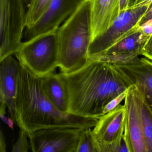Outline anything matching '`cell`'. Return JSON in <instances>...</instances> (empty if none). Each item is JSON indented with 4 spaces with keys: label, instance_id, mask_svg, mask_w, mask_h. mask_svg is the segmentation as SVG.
Segmentation results:
<instances>
[{
    "label": "cell",
    "instance_id": "obj_24",
    "mask_svg": "<svg viewBox=\"0 0 152 152\" xmlns=\"http://www.w3.org/2000/svg\"><path fill=\"white\" fill-rule=\"evenodd\" d=\"M0 152H7L6 151V143L5 142V137L4 135L1 126L0 130Z\"/></svg>",
    "mask_w": 152,
    "mask_h": 152
},
{
    "label": "cell",
    "instance_id": "obj_18",
    "mask_svg": "<svg viewBox=\"0 0 152 152\" xmlns=\"http://www.w3.org/2000/svg\"><path fill=\"white\" fill-rule=\"evenodd\" d=\"M75 152H99L98 143L92 129H82Z\"/></svg>",
    "mask_w": 152,
    "mask_h": 152
},
{
    "label": "cell",
    "instance_id": "obj_27",
    "mask_svg": "<svg viewBox=\"0 0 152 152\" xmlns=\"http://www.w3.org/2000/svg\"><path fill=\"white\" fill-rule=\"evenodd\" d=\"M116 152H129L124 140H122L121 145Z\"/></svg>",
    "mask_w": 152,
    "mask_h": 152
},
{
    "label": "cell",
    "instance_id": "obj_26",
    "mask_svg": "<svg viewBox=\"0 0 152 152\" xmlns=\"http://www.w3.org/2000/svg\"><path fill=\"white\" fill-rule=\"evenodd\" d=\"M129 0H120V12L129 9Z\"/></svg>",
    "mask_w": 152,
    "mask_h": 152
},
{
    "label": "cell",
    "instance_id": "obj_11",
    "mask_svg": "<svg viewBox=\"0 0 152 152\" xmlns=\"http://www.w3.org/2000/svg\"><path fill=\"white\" fill-rule=\"evenodd\" d=\"M150 37L143 34L139 26L102 53L90 58L113 65L126 64L136 61L141 55Z\"/></svg>",
    "mask_w": 152,
    "mask_h": 152
},
{
    "label": "cell",
    "instance_id": "obj_4",
    "mask_svg": "<svg viewBox=\"0 0 152 152\" xmlns=\"http://www.w3.org/2000/svg\"><path fill=\"white\" fill-rule=\"evenodd\" d=\"M56 31L22 42L14 54L20 63L41 77L53 73L59 67V45Z\"/></svg>",
    "mask_w": 152,
    "mask_h": 152
},
{
    "label": "cell",
    "instance_id": "obj_9",
    "mask_svg": "<svg viewBox=\"0 0 152 152\" xmlns=\"http://www.w3.org/2000/svg\"><path fill=\"white\" fill-rule=\"evenodd\" d=\"M84 0H53L43 16L32 27L26 29L22 42L55 32L73 14Z\"/></svg>",
    "mask_w": 152,
    "mask_h": 152
},
{
    "label": "cell",
    "instance_id": "obj_14",
    "mask_svg": "<svg viewBox=\"0 0 152 152\" xmlns=\"http://www.w3.org/2000/svg\"><path fill=\"white\" fill-rule=\"evenodd\" d=\"M90 8L92 42L105 32L120 13V0H87Z\"/></svg>",
    "mask_w": 152,
    "mask_h": 152
},
{
    "label": "cell",
    "instance_id": "obj_31",
    "mask_svg": "<svg viewBox=\"0 0 152 152\" xmlns=\"http://www.w3.org/2000/svg\"><path fill=\"white\" fill-rule=\"evenodd\" d=\"M30 0H26V1L27 4V7L28 4L29 3V1H30Z\"/></svg>",
    "mask_w": 152,
    "mask_h": 152
},
{
    "label": "cell",
    "instance_id": "obj_29",
    "mask_svg": "<svg viewBox=\"0 0 152 152\" xmlns=\"http://www.w3.org/2000/svg\"><path fill=\"white\" fill-rule=\"evenodd\" d=\"M138 0H129V9L133 8L137 4Z\"/></svg>",
    "mask_w": 152,
    "mask_h": 152
},
{
    "label": "cell",
    "instance_id": "obj_30",
    "mask_svg": "<svg viewBox=\"0 0 152 152\" xmlns=\"http://www.w3.org/2000/svg\"><path fill=\"white\" fill-rule=\"evenodd\" d=\"M14 121L11 118H9V124H8V126L12 129L13 130V124H14Z\"/></svg>",
    "mask_w": 152,
    "mask_h": 152
},
{
    "label": "cell",
    "instance_id": "obj_13",
    "mask_svg": "<svg viewBox=\"0 0 152 152\" xmlns=\"http://www.w3.org/2000/svg\"><path fill=\"white\" fill-rule=\"evenodd\" d=\"M19 69V61L13 55L0 61V102L6 104L11 118L14 122Z\"/></svg>",
    "mask_w": 152,
    "mask_h": 152
},
{
    "label": "cell",
    "instance_id": "obj_8",
    "mask_svg": "<svg viewBox=\"0 0 152 152\" xmlns=\"http://www.w3.org/2000/svg\"><path fill=\"white\" fill-rule=\"evenodd\" d=\"M125 109L120 104L101 116L93 129L99 152H116L121 145L125 129Z\"/></svg>",
    "mask_w": 152,
    "mask_h": 152
},
{
    "label": "cell",
    "instance_id": "obj_22",
    "mask_svg": "<svg viewBox=\"0 0 152 152\" xmlns=\"http://www.w3.org/2000/svg\"><path fill=\"white\" fill-rule=\"evenodd\" d=\"M139 28L144 34L151 37L152 35V20L139 26Z\"/></svg>",
    "mask_w": 152,
    "mask_h": 152
},
{
    "label": "cell",
    "instance_id": "obj_6",
    "mask_svg": "<svg viewBox=\"0 0 152 152\" xmlns=\"http://www.w3.org/2000/svg\"><path fill=\"white\" fill-rule=\"evenodd\" d=\"M149 5L134 7L120 12L109 27L91 42L89 58L102 53L138 26Z\"/></svg>",
    "mask_w": 152,
    "mask_h": 152
},
{
    "label": "cell",
    "instance_id": "obj_20",
    "mask_svg": "<svg viewBox=\"0 0 152 152\" xmlns=\"http://www.w3.org/2000/svg\"><path fill=\"white\" fill-rule=\"evenodd\" d=\"M127 90L113 98L106 105L103 110V115L115 110L120 104V103L123 100H125L126 96Z\"/></svg>",
    "mask_w": 152,
    "mask_h": 152
},
{
    "label": "cell",
    "instance_id": "obj_25",
    "mask_svg": "<svg viewBox=\"0 0 152 152\" xmlns=\"http://www.w3.org/2000/svg\"><path fill=\"white\" fill-rule=\"evenodd\" d=\"M152 2V0H138L137 4L134 7H142L145 5H150Z\"/></svg>",
    "mask_w": 152,
    "mask_h": 152
},
{
    "label": "cell",
    "instance_id": "obj_10",
    "mask_svg": "<svg viewBox=\"0 0 152 152\" xmlns=\"http://www.w3.org/2000/svg\"><path fill=\"white\" fill-rule=\"evenodd\" d=\"M138 94L135 86H130L128 89L124 104L125 122L123 139L129 152H147Z\"/></svg>",
    "mask_w": 152,
    "mask_h": 152
},
{
    "label": "cell",
    "instance_id": "obj_2",
    "mask_svg": "<svg viewBox=\"0 0 152 152\" xmlns=\"http://www.w3.org/2000/svg\"><path fill=\"white\" fill-rule=\"evenodd\" d=\"M15 122L27 134L56 128L85 129L95 126L99 118H86L57 109L42 88L41 77L20 63L15 102Z\"/></svg>",
    "mask_w": 152,
    "mask_h": 152
},
{
    "label": "cell",
    "instance_id": "obj_21",
    "mask_svg": "<svg viewBox=\"0 0 152 152\" xmlns=\"http://www.w3.org/2000/svg\"><path fill=\"white\" fill-rule=\"evenodd\" d=\"M141 55L152 61V35L145 45Z\"/></svg>",
    "mask_w": 152,
    "mask_h": 152
},
{
    "label": "cell",
    "instance_id": "obj_16",
    "mask_svg": "<svg viewBox=\"0 0 152 152\" xmlns=\"http://www.w3.org/2000/svg\"><path fill=\"white\" fill-rule=\"evenodd\" d=\"M138 102L142 116L147 152H152V112L138 91Z\"/></svg>",
    "mask_w": 152,
    "mask_h": 152
},
{
    "label": "cell",
    "instance_id": "obj_19",
    "mask_svg": "<svg viewBox=\"0 0 152 152\" xmlns=\"http://www.w3.org/2000/svg\"><path fill=\"white\" fill-rule=\"evenodd\" d=\"M28 136L26 132L20 129L18 137L12 146L11 152H29Z\"/></svg>",
    "mask_w": 152,
    "mask_h": 152
},
{
    "label": "cell",
    "instance_id": "obj_1",
    "mask_svg": "<svg viewBox=\"0 0 152 152\" xmlns=\"http://www.w3.org/2000/svg\"><path fill=\"white\" fill-rule=\"evenodd\" d=\"M70 97L69 113L86 118H99L113 98L132 84L113 64L89 60L77 71L61 73Z\"/></svg>",
    "mask_w": 152,
    "mask_h": 152
},
{
    "label": "cell",
    "instance_id": "obj_12",
    "mask_svg": "<svg viewBox=\"0 0 152 152\" xmlns=\"http://www.w3.org/2000/svg\"><path fill=\"white\" fill-rule=\"evenodd\" d=\"M113 65L135 86L152 112V61L142 58L132 63Z\"/></svg>",
    "mask_w": 152,
    "mask_h": 152
},
{
    "label": "cell",
    "instance_id": "obj_28",
    "mask_svg": "<svg viewBox=\"0 0 152 152\" xmlns=\"http://www.w3.org/2000/svg\"><path fill=\"white\" fill-rule=\"evenodd\" d=\"M0 117H1V120L6 125L8 126V124H9V118H7L6 116H5V115H3V114H0Z\"/></svg>",
    "mask_w": 152,
    "mask_h": 152
},
{
    "label": "cell",
    "instance_id": "obj_15",
    "mask_svg": "<svg viewBox=\"0 0 152 152\" xmlns=\"http://www.w3.org/2000/svg\"><path fill=\"white\" fill-rule=\"evenodd\" d=\"M41 79L44 92L52 103L60 111L69 113L68 90L61 74L52 73Z\"/></svg>",
    "mask_w": 152,
    "mask_h": 152
},
{
    "label": "cell",
    "instance_id": "obj_3",
    "mask_svg": "<svg viewBox=\"0 0 152 152\" xmlns=\"http://www.w3.org/2000/svg\"><path fill=\"white\" fill-rule=\"evenodd\" d=\"M59 50V67L61 73L79 70L89 61L92 41L90 4L84 0L56 31Z\"/></svg>",
    "mask_w": 152,
    "mask_h": 152
},
{
    "label": "cell",
    "instance_id": "obj_23",
    "mask_svg": "<svg viewBox=\"0 0 152 152\" xmlns=\"http://www.w3.org/2000/svg\"><path fill=\"white\" fill-rule=\"evenodd\" d=\"M152 20V2L149 5L148 9L146 12L145 13L144 16H143L142 18L141 19L140 22H139V26L144 24L145 22Z\"/></svg>",
    "mask_w": 152,
    "mask_h": 152
},
{
    "label": "cell",
    "instance_id": "obj_17",
    "mask_svg": "<svg viewBox=\"0 0 152 152\" xmlns=\"http://www.w3.org/2000/svg\"><path fill=\"white\" fill-rule=\"evenodd\" d=\"M52 1L30 0L27 7L26 29L30 28L35 24L48 9Z\"/></svg>",
    "mask_w": 152,
    "mask_h": 152
},
{
    "label": "cell",
    "instance_id": "obj_5",
    "mask_svg": "<svg viewBox=\"0 0 152 152\" xmlns=\"http://www.w3.org/2000/svg\"><path fill=\"white\" fill-rule=\"evenodd\" d=\"M26 0H0V61L14 55L26 29Z\"/></svg>",
    "mask_w": 152,
    "mask_h": 152
},
{
    "label": "cell",
    "instance_id": "obj_7",
    "mask_svg": "<svg viewBox=\"0 0 152 152\" xmlns=\"http://www.w3.org/2000/svg\"><path fill=\"white\" fill-rule=\"evenodd\" d=\"M83 129L56 128L28 134L31 152H75Z\"/></svg>",
    "mask_w": 152,
    "mask_h": 152
}]
</instances>
